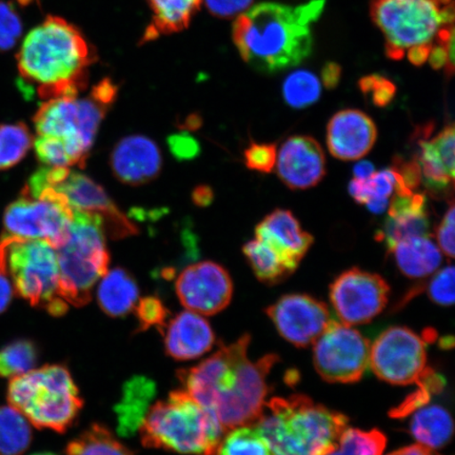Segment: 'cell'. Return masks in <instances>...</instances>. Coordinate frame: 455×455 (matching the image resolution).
<instances>
[{
	"instance_id": "cell-6",
	"label": "cell",
	"mask_w": 455,
	"mask_h": 455,
	"mask_svg": "<svg viewBox=\"0 0 455 455\" xmlns=\"http://www.w3.org/2000/svg\"><path fill=\"white\" fill-rule=\"evenodd\" d=\"M117 85L106 78L87 98H57L44 100L34 116L38 136L64 140L84 168L102 118L116 100Z\"/></svg>"
},
{
	"instance_id": "cell-54",
	"label": "cell",
	"mask_w": 455,
	"mask_h": 455,
	"mask_svg": "<svg viewBox=\"0 0 455 455\" xmlns=\"http://www.w3.org/2000/svg\"><path fill=\"white\" fill-rule=\"evenodd\" d=\"M366 206L372 213L380 214L389 207V202L387 198H372L366 204Z\"/></svg>"
},
{
	"instance_id": "cell-22",
	"label": "cell",
	"mask_w": 455,
	"mask_h": 455,
	"mask_svg": "<svg viewBox=\"0 0 455 455\" xmlns=\"http://www.w3.org/2000/svg\"><path fill=\"white\" fill-rule=\"evenodd\" d=\"M454 124H449L428 141L419 144L418 159L422 180L435 193H445L454 184Z\"/></svg>"
},
{
	"instance_id": "cell-42",
	"label": "cell",
	"mask_w": 455,
	"mask_h": 455,
	"mask_svg": "<svg viewBox=\"0 0 455 455\" xmlns=\"http://www.w3.org/2000/svg\"><path fill=\"white\" fill-rule=\"evenodd\" d=\"M276 145L252 142L244 151V163L249 169L261 173H270L275 167Z\"/></svg>"
},
{
	"instance_id": "cell-20",
	"label": "cell",
	"mask_w": 455,
	"mask_h": 455,
	"mask_svg": "<svg viewBox=\"0 0 455 455\" xmlns=\"http://www.w3.org/2000/svg\"><path fill=\"white\" fill-rule=\"evenodd\" d=\"M256 240L263 242L297 270L301 259L312 246L313 236L301 228L289 210L277 209L256 226Z\"/></svg>"
},
{
	"instance_id": "cell-38",
	"label": "cell",
	"mask_w": 455,
	"mask_h": 455,
	"mask_svg": "<svg viewBox=\"0 0 455 455\" xmlns=\"http://www.w3.org/2000/svg\"><path fill=\"white\" fill-rule=\"evenodd\" d=\"M135 315L139 321L140 331L151 327L163 329L168 321L169 311L162 300L155 297H147L139 300L135 306Z\"/></svg>"
},
{
	"instance_id": "cell-8",
	"label": "cell",
	"mask_w": 455,
	"mask_h": 455,
	"mask_svg": "<svg viewBox=\"0 0 455 455\" xmlns=\"http://www.w3.org/2000/svg\"><path fill=\"white\" fill-rule=\"evenodd\" d=\"M0 264L13 284L14 292L33 307L61 316L69 305L61 298L56 249L43 240L3 236Z\"/></svg>"
},
{
	"instance_id": "cell-36",
	"label": "cell",
	"mask_w": 455,
	"mask_h": 455,
	"mask_svg": "<svg viewBox=\"0 0 455 455\" xmlns=\"http://www.w3.org/2000/svg\"><path fill=\"white\" fill-rule=\"evenodd\" d=\"M38 351L30 340H16L0 349V377L14 379L36 367Z\"/></svg>"
},
{
	"instance_id": "cell-1",
	"label": "cell",
	"mask_w": 455,
	"mask_h": 455,
	"mask_svg": "<svg viewBox=\"0 0 455 455\" xmlns=\"http://www.w3.org/2000/svg\"><path fill=\"white\" fill-rule=\"evenodd\" d=\"M325 4L326 0H310L291 7L261 3L240 14L232 38L243 61L267 74L300 65L312 53L310 27L320 19Z\"/></svg>"
},
{
	"instance_id": "cell-24",
	"label": "cell",
	"mask_w": 455,
	"mask_h": 455,
	"mask_svg": "<svg viewBox=\"0 0 455 455\" xmlns=\"http://www.w3.org/2000/svg\"><path fill=\"white\" fill-rule=\"evenodd\" d=\"M398 269L408 278L434 275L442 264V251L429 236H418L397 243L390 250Z\"/></svg>"
},
{
	"instance_id": "cell-4",
	"label": "cell",
	"mask_w": 455,
	"mask_h": 455,
	"mask_svg": "<svg viewBox=\"0 0 455 455\" xmlns=\"http://www.w3.org/2000/svg\"><path fill=\"white\" fill-rule=\"evenodd\" d=\"M139 431L145 447L189 455L218 454L226 434L215 415L185 390L152 405Z\"/></svg>"
},
{
	"instance_id": "cell-7",
	"label": "cell",
	"mask_w": 455,
	"mask_h": 455,
	"mask_svg": "<svg viewBox=\"0 0 455 455\" xmlns=\"http://www.w3.org/2000/svg\"><path fill=\"white\" fill-rule=\"evenodd\" d=\"M104 226L98 216L73 212L70 235L56 249L61 298L68 305L83 307L109 270Z\"/></svg>"
},
{
	"instance_id": "cell-48",
	"label": "cell",
	"mask_w": 455,
	"mask_h": 455,
	"mask_svg": "<svg viewBox=\"0 0 455 455\" xmlns=\"http://www.w3.org/2000/svg\"><path fill=\"white\" fill-rule=\"evenodd\" d=\"M13 294V284L11 283L4 267L0 265V313L7 310L11 300H12Z\"/></svg>"
},
{
	"instance_id": "cell-2",
	"label": "cell",
	"mask_w": 455,
	"mask_h": 455,
	"mask_svg": "<svg viewBox=\"0 0 455 455\" xmlns=\"http://www.w3.org/2000/svg\"><path fill=\"white\" fill-rule=\"evenodd\" d=\"M16 59L25 89L48 100L81 93L96 55L77 28L48 16L28 34Z\"/></svg>"
},
{
	"instance_id": "cell-28",
	"label": "cell",
	"mask_w": 455,
	"mask_h": 455,
	"mask_svg": "<svg viewBox=\"0 0 455 455\" xmlns=\"http://www.w3.org/2000/svg\"><path fill=\"white\" fill-rule=\"evenodd\" d=\"M243 251L254 275L263 283H280L295 271L275 249L259 240L244 244Z\"/></svg>"
},
{
	"instance_id": "cell-50",
	"label": "cell",
	"mask_w": 455,
	"mask_h": 455,
	"mask_svg": "<svg viewBox=\"0 0 455 455\" xmlns=\"http://www.w3.org/2000/svg\"><path fill=\"white\" fill-rule=\"evenodd\" d=\"M432 47H434V45H419V47L408 50L407 56L409 61L417 67L423 66L429 59Z\"/></svg>"
},
{
	"instance_id": "cell-56",
	"label": "cell",
	"mask_w": 455,
	"mask_h": 455,
	"mask_svg": "<svg viewBox=\"0 0 455 455\" xmlns=\"http://www.w3.org/2000/svg\"><path fill=\"white\" fill-rule=\"evenodd\" d=\"M20 3L24 4H27L30 2H32V0H20Z\"/></svg>"
},
{
	"instance_id": "cell-39",
	"label": "cell",
	"mask_w": 455,
	"mask_h": 455,
	"mask_svg": "<svg viewBox=\"0 0 455 455\" xmlns=\"http://www.w3.org/2000/svg\"><path fill=\"white\" fill-rule=\"evenodd\" d=\"M427 293L435 304L449 307L454 304V268L453 266L436 271L427 283Z\"/></svg>"
},
{
	"instance_id": "cell-15",
	"label": "cell",
	"mask_w": 455,
	"mask_h": 455,
	"mask_svg": "<svg viewBox=\"0 0 455 455\" xmlns=\"http://www.w3.org/2000/svg\"><path fill=\"white\" fill-rule=\"evenodd\" d=\"M175 288L185 308L201 315L223 311L233 295L229 273L213 261L188 266L176 280Z\"/></svg>"
},
{
	"instance_id": "cell-35",
	"label": "cell",
	"mask_w": 455,
	"mask_h": 455,
	"mask_svg": "<svg viewBox=\"0 0 455 455\" xmlns=\"http://www.w3.org/2000/svg\"><path fill=\"white\" fill-rule=\"evenodd\" d=\"M216 455H271V451L256 426L246 425L229 430Z\"/></svg>"
},
{
	"instance_id": "cell-9",
	"label": "cell",
	"mask_w": 455,
	"mask_h": 455,
	"mask_svg": "<svg viewBox=\"0 0 455 455\" xmlns=\"http://www.w3.org/2000/svg\"><path fill=\"white\" fill-rule=\"evenodd\" d=\"M370 13L392 60L419 45H435L442 28L454 24L453 0H371Z\"/></svg>"
},
{
	"instance_id": "cell-21",
	"label": "cell",
	"mask_w": 455,
	"mask_h": 455,
	"mask_svg": "<svg viewBox=\"0 0 455 455\" xmlns=\"http://www.w3.org/2000/svg\"><path fill=\"white\" fill-rule=\"evenodd\" d=\"M164 328V349L176 361L196 360L212 350L215 343L212 325L196 312H181Z\"/></svg>"
},
{
	"instance_id": "cell-17",
	"label": "cell",
	"mask_w": 455,
	"mask_h": 455,
	"mask_svg": "<svg viewBox=\"0 0 455 455\" xmlns=\"http://www.w3.org/2000/svg\"><path fill=\"white\" fill-rule=\"evenodd\" d=\"M277 174L292 190L315 187L326 175V157L323 148L310 136H292L278 152Z\"/></svg>"
},
{
	"instance_id": "cell-47",
	"label": "cell",
	"mask_w": 455,
	"mask_h": 455,
	"mask_svg": "<svg viewBox=\"0 0 455 455\" xmlns=\"http://www.w3.org/2000/svg\"><path fill=\"white\" fill-rule=\"evenodd\" d=\"M171 149L179 158H192L199 152L197 142L189 136L178 135L170 139Z\"/></svg>"
},
{
	"instance_id": "cell-32",
	"label": "cell",
	"mask_w": 455,
	"mask_h": 455,
	"mask_svg": "<svg viewBox=\"0 0 455 455\" xmlns=\"http://www.w3.org/2000/svg\"><path fill=\"white\" fill-rule=\"evenodd\" d=\"M428 214H411L390 218L385 221L382 230L377 233V240L385 242L389 251L397 243L418 236H429Z\"/></svg>"
},
{
	"instance_id": "cell-25",
	"label": "cell",
	"mask_w": 455,
	"mask_h": 455,
	"mask_svg": "<svg viewBox=\"0 0 455 455\" xmlns=\"http://www.w3.org/2000/svg\"><path fill=\"white\" fill-rule=\"evenodd\" d=\"M140 300V290L126 270L108 271L98 289V301L102 311L111 317H122L134 310Z\"/></svg>"
},
{
	"instance_id": "cell-19",
	"label": "cell",
	"mask_w": 455,
	"mask_h": 455,
	"mask_svg": "<svg viewBox=\"0 0 455 455\" xmlns=\"http://www.w3.org/2000/svg\"><path fill=\"white\" fill-rule=\"evenodd\" d=\"M111 168L123 184L140 186L150 183L161 172V150L146 136H128L114 148Z\"/></svg>"
},
{
	"instance_id": "cell-27",
	"label": "cell",
	"mask_w": 455,
	"mask_h": 455,
	"mask_svg": "<svg viewBox=\"0 0 455 455\" xmlns=\"http://www.w3.org/2000/svg\"><path fill=\"white\" fill-rule=\"evenodd\" d=\"M411 432L419 445L435 451L448 445L453 435V419L445 407L423 405L415 409Z\"/></svg>"
},
{
	"instance_id": "cell-34",
	"label": "cell",
	"mask_w": 455,
	"mask_h": 455,
	"mask_svg": "<svg viewBox=\"0 0 455 455\" xmlns=\"http://www.w3.org/2000/svg\"><path fill=\"white\" fill-rule=\"evenodd\" d=\"M34 144V139L24 124L0 126V171L19 164Z\"/></svg>"
},
{
	"instance_id": "cell-51",
	"label": "cell",
	"mask_w": 455,
	"mask_h": 455,
	"mask_svg": "<svg viewBox=\"0 0 455 455\" xmlns=\"http://www.w3.org/2000/svg\"><path fill=\"white\" fill-rule=\"evenodd\" d=\"M375 168L373 166V164L363 161L356 164L354 170L355 179L358 180H367L374 174Z\"/></svg>"
},
{
	"instance_id": "cell-49",
	"label": "cell",
	"mask_w": 455,
	"mask_h": 455,
	"mask_svg": "<svg viewBox=\"0 0 455 455\" xmlns=\"http://www.w3.org/2000/svg\"><path fill=\"white\" fill-rule=\"evenodd\" d=\"M341 77V68L335 62H327L323 68L322 81L327 89L338 87Z\"/></svg>"
},
{
	"instance_id": "cell-43",
	"label": "cell",
	"mask_w": 455,
	"mask_h": 455,
	"mask_svg": "<svg viewBox=\"0 0 455 455\" xmlns=\"http://www.w3.org/2000/svg\"><path fill=\"white\" fill-rule=\"evenodd\" d=\"M365 184L369 196L368 202L372 198L388 199L395 189V175L391 169L374 172L365 180Z\"/></svg>"
},
{
	"instance_id": "cell-31",
	"label": "cell",
	"mask_w": 455,
	"mask_h": 455,
	"mask_svg": "<svg viewBox=\"0 0 455 455\" xmlns=\"http://www.w3.org/2000/svg\"><path fill=\"white\" fill-rule=\"evenodd\" d=\"M387 437L379 430L347 428L331 451L325 455H383Z\"/></svg>"
},
{
	"instance_id": "cell-14",
	"label": "cell",
	"mask_w": 455,
	"mask_h": 455,
	"mask_svg": "<svg viewBox=\"0 0 455 455\" xmlns=\"http://www.w3.org/2000/svg\"><path fill=\"white\" fill-rule=\"evenodd\" d=\"M389 284L382 276L357 268L347 270L330 286V300L340 323L371 322L388 304Z\"/></svg>"
},
{
	"instance_id": "cell-41",
	"label": "cell",
	"mask_w": 455,
	"mask_h": 455,
	"mask_svg": "<svg viewBox=\"0 0 455 455\" xmlns=\"http://www.w3.org/2000/svg\"><path fill=\"white\" fill-rule=\"evenodd\" d=\"M21 33V20L13 5L0 2V51L12 49Z\"/></svg>"
},
{
	"instance_id": "cell-46",
	"label": "cell",
	"mask_w": 455,
	"mask_h": 455,
	"mask_svg": "<svg viewBox=\"0 0 455 455\" xmlns=\"http://www.w3.org/2000/svg\"><path fill=\"white\" fill-rule=\"evenodd\" d=\"M253 0H204L210 13L220 19H232L246 11Z\"/></svg>"
},
{
	"instance_id": "cell-13",
	"label": "cell",
	"mask_w": 455,
	"mask_h": 455,
	"mask_svg": "<svg viewBox=\"0 0 455 455\" xmlns=\"http://www.w3.org/2000/svg\"><path fill=\"white\" fill-rule=\"evenodd\" d=\"M313 345L315 367L327 382L355 383L370 366L371 345L360 331L346 323L333 321Z\"/></svg>"
},
{
	"instance_id": "cell-5",
	"label": "cell",
	"mask_w": 455,
	"mask_h": 455,
	"mask_svg": "<svg viewBox=\"0 0 455 455\" xmlns=\"http://www.w3.org/2000/svg\"><path fill=\"white\" fill-rule=\"evenodd\" d=\"M11 379L10 405L36 428L62 434L76 422L84 402L67 367L44 366Z\"/></svg>"
},
{
	"instance_id": "cell-45",
	"label": "cell",
	"mask_w": 455,
	"mask_h": 455,
	"mask_svg": "<svg viewBox=\"0 0 455 455\" xmlns=\"http://www.w3.org/2000/svg\"><path fill=\"white\" fill-rule=\"evenodd\" d=\"M454 227H455V208L453 202L451 203L442 223L437 229L436 236L439 242L441 251L449 258H454Z\"/></svg>"
},
{
	"instance_id": "cell-55",
	"label": "cell",
	"mask_w": 455,
	"mask_h": 455,
	"mask_svg": "<svg viewBox=\"0 0 455 455\" xmlns=\"http://www.w3.org/2000/svg\"><path fill=\"white\" fill-rule=\"evenodd\" d=\"M33 455H56V454L49 453V452H44V453H36V454H33Z\"/></svg>"
},
{
	"instance_id": "cell-18",
	"label": "cell",
	"mask_w": 455,
	"mask_h": 455,
	"mask_svg": "<svg viewBox=\"0 0 455 455\" xmlns=\"http://www.w3.org/2000/svg\"><path fill=\"white\" fill-rule=\"evenodd\" d=\"M377 138L378 129L371 117L360 110L339 111L328 124V149L340 161H357L367 156Z\"/></svg>"
},
{
	"instance_id": "cell-53",
	"label": "cell",
	"mask_w": 455,
	"mask_h": 455,
	"mask_svg": "<svg viewBox=\"0 0 455 455\" xmlns=\"http://www.w3.org/2000/svg\"><path fill=\"white\" fill-rule=\"evenodd\" d=\"M388 455H435L430 449L424 446L412 445L398 449V451L389 453Z\"/></svg>"
},
{
	"instance_id": "cell-3",
	"label": "cell",
	"mask_w": 455,
	"mask_h": 455,
	"mask_svg": "<svg viewBox=\"0 0 455 455\" xmlns=\"http://www.w3.org/2000/svg\"><path fill=\"white\" fill-rule=\"evenodd\" d=\"M271 455H325L348 427L344 414L304 395L273 397L254 424Z\"/></svg>"
},
{
	"instance_id": "cell-52",
	"label": "cell",
	"mask_w": 455,
	"mask_h": 455,
	"mask_svg": "<svg viewBox=\"0 0 455 455\" xmlns=\"http://www.w3.org/2000/svg\"><path fill=\"white\" fill-rule=\"evenodd\" d=\"M213 199V192L212 188L201 187L197 188L195 192V201L199 206H208Z\"/></svg>"
},
{
	"instance_id": "cell-10",
	"label": "cell",
	"mask_w": 455,
	"mask_h": 455,
	"mask_svg": "<svg viewBox=\"0 0 455 455\" xmlns=\"http://www.w3.org/2000/svg\"><path fill=\"white\" fill-rule=\"evenodd\" d=\"M43 188L60 193L72 212L98 216L105 233L112 238L138 233V228L111 201L104 188L87 175L73 172L69 168H42L28 180L24 190L36 191Z\"/></svg>"
},
{
	"instance_id": "cell-29",
	"label": "cell",
	"mask_w": 455,
	"mask_h": 455,
	"mask_svg": "<svg viewBox=\"0 0 455 455\" xmlns=\"http://www.w3.org/2000/svg\"><path fill=\"white\" fill-rule=\"evenodd\" d=\"M31 424L13 406L0 407V455H21L32 442Z\"/></svg>"
},
{
	"instance_id": "cell-16",
	"label": "cell",
	"mask_w": 455,
	"mask_h": 455,
	"mask_svg": "<svg viewBox=\"0 0 455 455\" xmlns=\"http://www.w3.org/2000/svg\"><path fill=\"white\" fill-rule=\"evenodd\" d=\"M266 313L278 333L297 347L315 343L334 321L325 304L306 294L283 295Z\"/></svg>"
},
{
	"instance_id": "cell-37",
	"label": "cell",
	"mask_w": 455,
	"mask_h": 455,
	"mask_svg": "<svg viewBox=\"0 0 455 455\" xmlns=\"http://www.w3.org/2000/svg\"><path fill=\"white\" fill-rule=\"evenodd\" d=\"M33 145L37 158L47 167H79L76 157L64 140L51 136H38Z\"/></svg>"
},
{
	"instance_id": "cell-12",
	"label": "cell",
	"mask_w": 455,
	"mask_h": 455,
	"mask_svg": "<svg viewBox=\"0 0 455 455\" xmlns=\"http://www.w3.org/2000/svg\"><path fill=\"white\" fill-rule=\"evenodd\" d=\"M370 367L379 379L397 386H420L432 372L424 339L405 327H391L379 335L370 348Z\"/></svg>"
},
{
	"instance_id": "cell-26",
	"label": "cell",
	"mask_w": 455,
	"mask_h": 455,
	"mask_svg": "<svg viewBox=\"0 0 455 455\" xmlns=\"http://www.w3.org/2000/svg\"><path fill=\"white\" fill-rule=\"evenodd\" d=\"M152 10V21L147 28L145 43L161 36L178 33L190 25L201 8L202 0H147Z\"/></svg>"
},
{
	"instance_id": "cell-44",
	"label": "cell",
	"mask_w": 455,
	"mask_h": 455,
	"mask_svg": "<svg viewBox=\"0 0 455 455\" xmlns=\"http://www.w3.org/2000/svg\"><path fill=\"white\" fill-rule=\"evenodd\" d=\"M427 199L424 195L396 196L389 206L390 218L402 215L427 213Z\"/></svg>"
},
{
	"instance_id": "cell-30",
	"label": "cell",
	"mask_w": 455,
	"mask_h": 455,
	"mask_svg": "<svg viewBox=\"0 0 455 455\" xmlns=\"http://www.w3.org/2000/svg\"><path fill=\"white\" fill-rule=\"evenodd\" d=\"M67 455H133L106 427L94 424L67 447Z\"/></svg>"
},
{
	"instance_id": "cell-23",
	"label": "cell",
	"mask_w": 455,
	"mask_h": 455,
	"mask_svg": "<svg viewBox=\"0 0 455 455\" xmlns=\"http://www.w3.org/2000/svg\"><path fill=\"white\" fill-rule=\"evenodd\" d=\"M156 395V385L151 379L134 377L124 383L121 401L114 409L119 435L131 437L140 430Z\"/></svg>"
},
{
	"instance_id": "cell-11",
	"label": "cell",
	"mask_w": 455,
	"mask_h": 455,
	"mask_svg": "<svg viewBox=\"0 0 455 455\" xmlns=\"http://www.w3.org/2000/svg\"><path fill=\"white\" fill-rule=\"evenodd\" d=\"M72 209L50 188L22 192L4 215V236L43 240L57 249L70 235Z\"/></svg>"
},
{
	"instance_id": "cell-33",
	"label": "cell",
	"mask_w": 455,
	"mask_h": 455,
	"mask_svg": "<svg viewBox=\"0 0 455 455\" xmlns=\"http://www.w3.org/2000/svg\"><path fill=\"white\" fill-rule=\"evenodd\" d=\"M321 94L320 79L310 71H294L283 84V100L294 109H305L315 104Z\"/></svg>"
},
{
	"instance_id": "cell-40",
	"label": "cell",
	"mask_w": 455,
	"mask_h": 455,
	"mask_svg": "<svg viewBox=\"0 0 455 455\" xmlns=\"http://www.w3.org/2000/svg\"><path fill=\"white\" fill-rule=\"evenodd\" d=\"M358 87L363 94L370 95L375 106L380 108L388 106L396 94V85L390 79L379 74L362 77L358 82Z\"/></svg>"
}]
</instances>
